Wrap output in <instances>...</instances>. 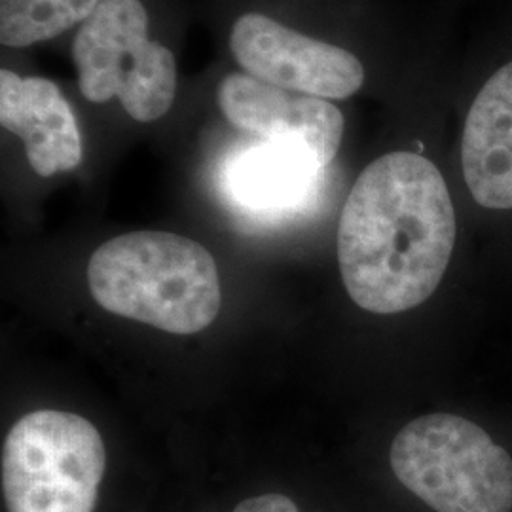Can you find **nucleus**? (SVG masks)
<instances>
[{"mask_svg": "<svg viewBox=\"0 0 512 512\" xmlns=\"http://www.w3.org/2000/svg\"><path fill=\"white\" fill-rule=\"evenodd\" d=\"M101 0H0V40L23 48L59 37L92 14Z\"/></svg>", "mask_w": 512, "mask_h": 512, "instance_id": "9b49d317", "label": "nucleus"}, {"mask_svg": "<svg viewBox=\"0 0 512 512\" xmlns=\"http://www.w3.org/2000/svg\"><path fill=\"white\" fill-rule=\"evenodd\" d=\"M323 165L294 141H268L238 152L224 169V188L241 209L279 217L310 202Z\"/></svg>", "mask_w": 512, "mask_h": 512, "instance_id": "1a4fd4ad", "label": "nucleus"}, {"mask_svg": "<svg viewBox=\"0 0 512 512\" xmlns=\"http://www.w3.org/2000/svg\"><path fill=\"white\" fill-rule=\"evenodd\" d=\"M88 287L103 310L179 336L207 329L222 304L213 255L169 232L143 230L103 243L90 258Z\"/></svg>", "mask_w": 512, "mask_h": 512, "instance_id": "f03ea898", "label": "nucleus"}, {"mask_svg": "<svg viewBox=\"0 0 512 512\" xmlns=\"http://www.w3.org/2000/svg\"><path fill=\"white\" fill-rule=\"evenodd\" d=\"M454 243L456 213L437 165L416 152L385 154L359 175L342 209V281L363 310H412L437 291Z\"/></svg>", "mask_w": 512, "mask_h": 512, "instance_id": "f257e3e1", "label": "nucleus"}, {"mask_svg": "<svg viewBox=\"0 0 512 512\" xmlns=\"http://www.w3.org/2000/svg\"><path fill=\"white\" fill-rule=\"evenodd\" d=\"M389 463L406 490L437 512H512V458L482 427L456 414L406 423Z\"/></svg>", "mask_w": 512, "mask_h": 512, "instance_id": "7ed1b4c3", "label": "nucleus"}, {"mask_svg": "<svg viewBox=\"0 0 512 512\" xmlns=\"http://www.w3.org/2000/svg\"><path fill=\"white\" fill-rule=\"evenodd\" d=\"M107 450L92 421L37 410L10 429L2 448L8 512H93Z\"/></svg>", "mask_w": 512, "mask_h": 512, "instance_id": "20e7f679", "label": "nucleus"}, {"mask_svg": "<svg viewBox=\"0 0 512 512\" xmlns=\"http://www.w3.org/2000/svg\"><path fill=\"white\" fill-rule=\"evenodd\" d=\"M0 124L18 135L40 177L71 171L82 162V137L67 99L52 80L0 71Z\"/></svg>", "mask_w": 512, "mask_h": 512, "instance_id": "6e6552de", "label": "nucleus"}, {"mask_svg": "<svg viewBox=\"0 0 512 512\" xmlns=\"http://www.w3.org/2000/svg\"><path fill=\"white\" fill-rule=\"evenodd\" d=\"M230 50L247 73L289 92L346 99L365 82L361 61L348 50L304 37L262 14L236 21Z\"/></svg>", "mask_w": 512, "mask_h": 512, "instance_id": "423d86ee", "label": "nucleus"}, {"mask_svg": "<svg viewBox=\"0 0 512 512\" xmlns=\"http://www.w3.org/2000/svg\"><path fill=\"white\" fill-rule=\"evenodd\" d=\"M217 99L236 128L268 141L300 143L323 167L334 160L342 143L344 116L327 99L289 92L249 73L228 74Z\"/></svg>", "mask_w": 512, "mask_h": 512, "instance_id": "0eeeda50", "label": "nucleus"}, {"mask_svg": "<svg viewBox=\"0 0 512 512\" xmlns=\"http://www.w3.org/2000/svg\"><path fill=\"white\" fill-rule=\"evenodd\" d=\"M232 512H300L293 499L287 495L266 494L258 495L241 501Z\"/></svg>", "mask_w": 512, "mask_h": 512, "instance_id": "f8f14e48", "label": "nucleus"}, {"mask_svg": "<svg viewBox=\"0 0 512 512\" xmlns=\"http://www.w3.org/2000/svg\"><path fill=\"white\" fill-rule=\"evenodd\" d=\"M78 86L92 103L118 97L137 122L160 120L177 92L173 54L148 40L141 0H101L73 42Z\"/></svg>", "mask_w": 512, "mask_h": 512, "instance_id": "39448f33", "label": "nucleus"}, {"mask_svg": "<svg viewBox=\"0 0 512 512\" xmlns=\"http://www.w3.org/2000/svg\"><path fill=\"white\" fill-rule=\"evenodd\" d=\"M461 162L478 205L512 209V61L476 95L465 120Z\"/></svg>", "mask_w": 512, "mask_h": 512, "instance_id": "9d476101", "label": "nucleus"}]
</instances>
